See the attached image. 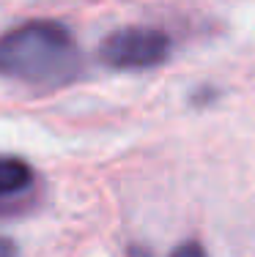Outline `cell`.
Masks as SVG:
<instances>
[{
  "mask_svg": "<svg viewBox=\"0 0 255 257\" xmlns=\"http://www.w3.org/2000/svg\"><path fill=\"white\" fill-rule=\"evenodd\" d=\"M82 69L71 30L55 20H30L0 36V77L25 85H69Z\"/></svg>",
  "mask_w": 255,
  "mask_h": 257,
  "instance_id": "6da1fadb",
  "label": "cell"
},
{
  "mask_svg": "<svg viewBox=\"0 0 255 257\" xmlns=\"http://www.w3.org/2000/svg\"><path fill=\"white\" fill-rule=\"evenodd\" d=\"M170 55V36L159 28H121L105 36L99 58L105 66L118 71H143L165 63Z\"/></svg>",
  "mask_w": 255,
  "mask_h": 257,
  "instance_id": "7a4b0ae2",
  "label": "cell"
},
{
  "mask_svg": "<svg viewBox=\"0 0 255 257\" xmlns=\"http://www.w3.org/2000/svg\"><path fill=\"white\" fill-rule=\"evenodd\" d=\"M33 183H36V173L25 159L0 156V208L25 197L33 189Z\"/></svg>",
  "mask_w": 255,
  "mask_h": 257,
  "instance_id": "3957f363",
  "label": "cell"
},
{
  "mask_svg": "<svg viewBox=\"0 0 255 257\" xmlns=\"http://www.w3.org/2000/svg\"><path fill=\"white\" fill-rule=\"evenodd\" d=\"M170 257H206V252H203V246H200V243L190 241V243H181V246L176 249Z\"/></svg>",
  "mask_w": 255,
  "mask_h": 257,
  "instance_id": "277c9868",
  "label": "cell"
},
{
  "mask_svg": "<svg viewBox=\"0 0 255 257\" xmlns=\"http://www.w3.org/2000/svg\"><path fill=\"white\" fill-rule=\"evenodd\" d=\"M20 254V249H17V243L11 241V238L0 235V257H17Z\"/></svg>",
  "mask_w": 255,
  "mask_h": 257,
  "instance_id": "5b68a950",
  "label": "cell"
},
{
  "mask_svg": "<svg viewBox=\"0 0 255 257\" xmlns=\"http://www.w3.org/2000/svg\"><path fill=\"white\" fill-rule=\"evenodd\" d=\"M129 257H151V252H148V249H143V246H132Z\"/></svg>",
  "mask_w": 255,
  "mask_h": 257,
  "instance_id": "8992f818",
  "label": "cell"
}]
</instances>
